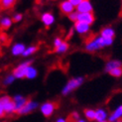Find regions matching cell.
Listing matches in <instances>:
<instances>
[{
    "instance_id": "6da1fadb",
    "label": "cell",
    "mask_w": 122,
    "mask_h": 122,
    "mask_svg": "<svg viewBox=\"0 0 122 122\" xmlns=\"http://www.w3.org/2000/svg\"><path fill=\"white\" fill-rule=\"evenodd\" d=\"M113 42L114 40L111 38H103L101 36H96L93 39H91L85 43L84 49L86 52L94 53L105 47H110L113 44Z\"/></svg>"
},
{
    "instance_id": "7a4b0ae2",
    "label": "cell",
    "mask_w": 122,
    "mask_h": 122,
    "mask_svg": "<svg viewBox=\"0 0 122 122\" xmlns=\"http://www.w3.org/2000/svg\"><path fill=\"white\" fill-rule=\"evenodd\" d=\"M84 78L82 76H76V77H72L66 83V85L62 89V94L63 95H68L71 92H72L74 90L77 89L83 83Z\"/></svg>"
},
{
    "instance_id": "3957f363",
    "label": "cell",
    "mask_w": 122,
    "mask_h": 122,
    "mask_svg": "<svg viewBox=\"0 0 122 122\" xmlns=\"http://www.w3.org/2000/svg\"><path fill=\"white\" fill-rule=\"evenodd\" d=\"M32 63H33L32 60H27V61H25V62H22L21 64H19L13 70L12 75L16 77V80H21V78H24L26 76L27 69L29 68L30 66H31Z\"/></svg>"
},
{
    "instance_id": "277c9868",
    "label": "cell",
    "mask_w": 122,
    "mask_h": 122,
    "mask_svg": "<svg viewBox=\"0 0 122 122\" xmlns=\"http://www.w3.org/2000/svg\"><path fill=\"white\" fill-rule=\"evenodd\" d=\"M58 106H59V104L55 101H46L41 105L40 109L45 117H50L51 115H53L55 110L58 108Z\"/></svg>"
},
{
    "instance_id": "5b68a950",
    "label": "cell",
    "mask_w": 122,
    "mask_h": 122,
    "mask_svg": "<svg viewBox=\"0 0 122 122\" xmlns=\"http://www.w3.org/2000/svg\"><path fill=\"white\" fill-rule=\"evenodd\" d=\"M77 13H93V5L91 0H83V1L76 7Z\"/></svg>"
},
{
    "instance_id": "8992f818",
    "label": "cell",
    "mask_w": 122,
    "mask_h": 122,
    "mask_svg": "<svg viewBox=\"0 0 122 122\" xmlns=\"http://www.w3.org/2000/svg\"><path fill=\"white\" fill-rule=\"evenodd\" d=\"M38 102L36 101H33V100H28L27 103L24 105L21 109H19L16 113L19 114V115H25V114H28V113H31L32 111H34L36 108L38 107Z\"/></svg>"
},
{
    "instance_id": "52a82bcc",
    "label": "cell",
    "mask_w": 122,
    "mask_h": 122,
    "mask_svg": "<svg viewBox=\"0 0 122 122\" xmlns=\"http://www.w3.org/2000/svg\"><path fill=\"white\" fill-rule=\"evenodd\" d=\"M59 8H60V11L62 12L63 14L68 15V16L71 13L76 11V7L71 3L70 0H64V1H62L59 5Z\"/></svg>"
},
{
    "instance_id": "ba28073f",
    "label": "cell",
    "mask_w": 122,
    "mask_h": 122,
    "mask_svg": "<svg viewBox=\"0 0 122 122\" xmlns=\"http://www.w3.org/2000/svg\"><path fill=\"white\" fill-rule=\"evenodd\" d=\"M55 21H56V17L52 13V12H44L41 15V22L45 27L49 28L52 25H54Z\"/></svg>"
},
{
    "instance_id": "9c48e42d",
    "label": "cell",
    "mask_w": 122,
    "mask_h": 122,
    "mask_svg": "<svg viewBox=\"0 0 122 122\" xmlns=\"http://www.w3.org/2000/svg\"><path fill=\"white\" fill-rule=\"evenodd\" d=\"M74 29L78 35H86L90 32V25L76 21L74 24Z\"/></svg>"
},
{
    "instance_id": "30bf717a",
    "label": "cell",
    "mask_w": 122,
    "mask_h": 122,
    "mask_svg": "<svg viewBox=\"0 0 122 122\" xmlns=\"http://www.w3.org/2000/svg\"><path fill=\"white\" fill-rule=\"evenodd\" d=\"M77 21L91 26L95 22V16L93 13H78Z\"/></svg>"
},
{
    "instance_id": "8fae6325",
    "label": "cell",
    "mask_w": 122,
    "mask_h": 122,
    "mask_svg": "<svg viewBox=\"0 0 122 122\" xmlns=\"http://www.w3.org/2000/svg\"><path fill=\"white\" fill-rule=\"evenodd\" d=\"M26 46L25 44H23L21 42H17L14 45H12L11 47V54L13 55L14 57H18V56H22L23 53L26 50Z\"/></svg>"
},
{
    "instance_id": "7c38bea8",
    "label": "cell",
    "mask_w": 122,
    "mask_h": 122,
    "mask_svg": "<svg viewBox=\"0 0 122 122\" xmlns=\"http://www.w3.org/2000/svg\"><path fill=\"white\" fill-rule=\"evenodd\" d=\"M117 68H122V62L119 60H116V59H113V60H110L105 64V68H104V71L106 72H110L112 70L114 69H117Z\"/></svg>"
},
{
    "instance_id": "4fadbf2b",
    "label": "cell",
    "mask_w": 122,
    "mask_h": 122,
    "mask_svg": "<svg viewBox=\"0 0 122 122\" xmlns=\"http://www.w3.org/2000/svg\"><path fill=\"white\" fill-rule=\"evenodd\" d=\"M13 100H14L15 105H16V112L19 110V109H21L27 103V101H28V99L26 98V97L21 95V94H16L13 97Z\"/></svg>"
},
{
    "instance_id": "5bb4252c",
    "label": "cell",
    "mask_w": 122,
    "mask_h": 122,
    "mask_svg": "<svg viewBox=\"0 0 122 122\" xmlns=\"http://www.w3.org/2000/svg\"><path fill=\"white\" fill-rule=\"evenodd\" d=\"M122 118V104L119 105L115 110L110 114V116L108 117V121L109 122H115L118 119Z\"/></svg>"
},
{
    "instance_id": "9a60e30c",
    "label": "cell",
    "mask_w": 122,
    "mask_h": 122,
    "mask_svg": "<svg viewBox=\"0 0 122 122\" xmlns=\"http://www.w3.org/2000/svg\"><path fill=\"white\" fill-rule=\"evenodd\" d=\"M101 37L103 38H111L114 39V36H115V31L112 27H104L101 29L100 31V35Z\"/></svg>"
},
{
    "instance_id": "2e32d148",
    "label": "cell",
    "mask_w": 122,
    "mask_h": 122,
    "mask_svg": "<svg viewBox=\"0 0 122 122\" xmlns=\"http://www.w3.org/2000/svg\"><path fill=\"white\" fill-rule=\"evenodd\" d=\"M12 24H13V20H12L11 17L4 16V17L0 18V28L7 30L12 26Z\"/></svg>"
},
{
    "instance_id": "e0dca14e",
    "label": "cell",
    "mask_w": 122,
    "mask_h": 122,
    "mask_svg": "<svg viewBox=\"0 0 122 122\" xmlns=\"http://www.w3.org/2000/svg\"><path fill=\"white\" fill-rule=\"evenodd\" d=\"M38 76V70L35 68V66H33L32 65L29 66V68L27 69V71H26V78H28V80H34V78H36Z\"/></svg>"
},
{
    "instance_id": "ac0fdd59",
    "label": "cell",
    "mask_w": 122,
    "mask_h": 122,
    "mask_svg": "<svg viewBox=\"0 0 122 122\" xmlns=\"http://www.w3.org/2000/svg\"><path fill=\"white\" fill-rule=\"evenodd\" d=\"M83 114H84L85 118H86L88 121H94L96 118V111L93 110V109H89V108L84 109Z\"/></svg>"
},
{
    "instance_id": "d6986e66",
    "label": "cell",
    "mask_w": 122,
    "mask_h": 122,
    "mask_svg": "<svg viewBox=\"0 0 122 122\" xmlns=\"http://www.w3.org/2000/svg\"><path fill=\"white\" fill-rule=\"evenodd\" d=\"M95 111H96V118H95V120L97 122L103 121V120L107 119V112H106V110H104V109H102V108H98Z\"/></svg>"
},
{
    "instance_id": "ffe728a7",
    "label": "cell",
    "mask_w": 122,
    "mask_h": 122,
    "mask_svg": "<svg viewBox=\"0 0 122 122\" xmlns=\"http://www.w3.org/2000/svg\"><path fill=\"white\" fill-rule=\"evenodd\" d=\"M69 48H70L69 43H68V42H66V41H64V42L62 43V45L59 46L58 48L55 49V53H56V54H59V55L65 54L66 52H68Z\"/></svg>"
},
{
    "instance_id": "44dd1931",
    "label": "cell",
    "mask_w": 122,
    "mask_h": 122,
    "mask_svg": "<svg viewBox=\"0 0 122 122\" xmlns=\"http://www.w3.org/2000/svg\"><path fill=\"white\" fill-rule=\"evenodd\" d=\"M37 51H38V47H37V46H34V45H32V46H28V47L26 48L25 52L23 53L22 57L28 58V57H30V56H32V55H34Z\"/></svg>"
},
{
    "instance_id": "7402d4cb",
    "label": "cell",
    "mask_w": 122,
    "mask_h": 122,
    "mask_svg": "<svg viewBox=\"0 0 122 122\" xmlns=\"http://www.w3.org/2000/svg\"><path fill=\"white\" fill-rule=\"evenodd\" d=\"M17 0H0V4H1L2 9H10L16 4Z\"/></svg>"
},
{
    "instance_id": "603a6c76",
    "label": "cell",
    "mask_w": 122,
    "mask_h": 122,
    "mask_svg": "<svg viewBox=\"0 0 122 122\" xmlns=\"http://www.w3.org/2000/svg\"><path fill=\"white\" fill-rule=\"evenodd\" d=\"M15 80H16V77L13 76V75H8V76H5V78L3 80V84L4 85H10V84H12L14 81H15Z\"/></svg>"
},
{
    "instance_id": "cb8c5ba5",
    "label": "cell",
    "mask_w": 122,
    "mask_h": 122,
    "mask_svg": "<svg viewBox=\"0 0 122 122\" xmlns=\"http://www.w3.org/2000/svg\"><path fill=\"white\" fill-rule=\"evenodd\" d=\"M109 75L113 77H120L122 76V68H117V69L112 70L109 72Z\"/></svg>"
},
{
    "instance_id": "d4e9b609",
    "label": "cell",
    "mask_w": 122,
    "mask_h": 122,
    "mask_svg": "<svg viewBox=\"0 0 122 122\" xmlns=\"http://www.w3.org/2000/svg\"><path fill=\"white\" fill-rule=\"evenodd\" d=\"M4 99H5L4 96L0 97V118L3 117L5 115V111H4Z\"/></svg>"
},
{
    "instance_id": "484cf974",
    "label": "cell",
    "mask_w": 122,
    "mask_h": 122,
    "mask_svg": "<svg viewBox=\"0 0 122 122\" xmlns=\"http://www.w3.org/2000/svg\"><path fill=\"white\" fill-rule=\"evenodd\" d=\"M23 14L22 13H15L13 16H12V20H13V22L15 23H18V22H21L23 20Z\"/></svg>"
},
{
    "instance_id": "4316f807",
    "label": "cell",
    "mask_w": 122,
    "mask_h": 122,
    "mask_svg": "<svg viewBox=\"0 0 122 122\" xmlns=\"http://www.w3.org/2000/svg\"><path fill=\"white\" fill-rule=\"evenodd\" d=\"M63 42H64V40H63L62 38H60V37L55 38V40H54V42H53V46H54V48H55V49L58 48L59 46L62 45V43H63Z\"/></svg>"
},
{
    "instance_id": "83f0119b",
    "label": "cell",
    "mask_w": 122,
    "mask_h": 122,
    "mask_svg": "<svg viewBox=\"0 0 122 122\" xmlns=\"http://www.w3.org/2000/svg\"><path fill=\"white\" fill-rule=\"evenodd\" d=\"M77 16H78V13L76 11H75V12H72V13H71L69 16H68V18L71 21V22H76L77 21Z\"/></svg>"
},
{
    "instance_id": "f1b7e54d",
    "label": "cell",
    "mask_w": 122,
    "mask_h": 122,
    "mask_svg": "<svg viewBox=\"0 0 122 122\" xmlns=\"http://www.w3.org/2000/svg\"><path fill=\"white\" fill-rule=\"evenodd\" d=\"M70 1H71V3L72 5L75 6V7H76V6L80 5V4L83 1V0H70Z\"/></svg>"
},
{
    "instance_id": "f546056e",
    "label": "cell",
    "mask_w": 122,
    "mask_h": 122,
    "mask_svg": "<svg viewBox=\"0 0 122 122\" xmlns=\"http://www.w3.org/2000/svg\"><path fill=\"white\" fill-rule=\"evenodd\" d=\"M57 122H69V121L66 120V119H64V118H59V119L57 120Z\"/></svg>"
},
{
    "instance_id": "4dcf8cb0",
    "label": "cell",
    "mask_w": 122,
    "mask_h": 122,
    "mask_svg": "<svg viewBox=\"0 0 122 122\" xmlns=\"http://www.w3.org/2000/svg\"><path fill=\"white\" fill-rule=\"evenodd\" d=\"M75 122H85V121L82 120V119H78V120H76V121H75Z\"/></svg>"
},
{
    "instance_id": "1f68e13d",
    "label": "cell",
    "mask_w": 122,
    "mask_h": 122,
    "mask_svg": "<svg viewBox=\"0 0 122 122\" xmlns=\"http://www.w3.org/2000/svg\"><path fill=\"white\" fill-rule=\"evenodd\" d=\"M115 122H122V118L121 119H118L117 121H115Z\"/></svg>"
},
{
    "instance_id": "d6a6232c",
    "label": "cell",
    "mask_w": 122,
    "mask_h": 122,
    "mask_svg": "<svg viewBox=\"0 0 122 122\" xmlns=\"http://www.w3.org/2000/svg\"><path fill=\"white\" fill-rule=\"evenodd\" d=\"M99 122H109L108 120H103V121H99Z\"/></svg>"
},
{
    "instance_id": "836d02e7",
    "label": "cell",
    "mask_w": 122,
    "mask_h": 122,
    "mask_svg": "<svg viewBox=\"0 0 122 122\" xmlns=\"http://www.w3.org/2000/svg\"><path fill=\"white\" fill-rule=\"evenodd\" d=\"M0 9H1V4H0Z\"/></svg>"
},
{
    "instance_id": "e575fe53",
    "label": "cell",
    "mask_w": 122,
    "mask_h": 122,
    "mask_svg": "<svg viewBox=\"0 0 122 122\" xmlns=\"http://www.w3.org/2000/svg\"><path fill=\"white\" fill-rule=\"evenodd\" d=\"M52 1H55V0H52Z\"/></svg>"
},
{
    "instance_id": "d590c367",
    "label": "cell",
    "mask_w": 122,
    "mask_h": 122,
    "mask_svg": "<svg viewBox=\"0 0 122 122\" xmlns=\"http://www.w3.org/2000/svg\"><path fill=\"white\" fill-rule=\"evenodd\" d=\"M121 3H122V0H121Z\"/></svg>"
}]
</instances>
